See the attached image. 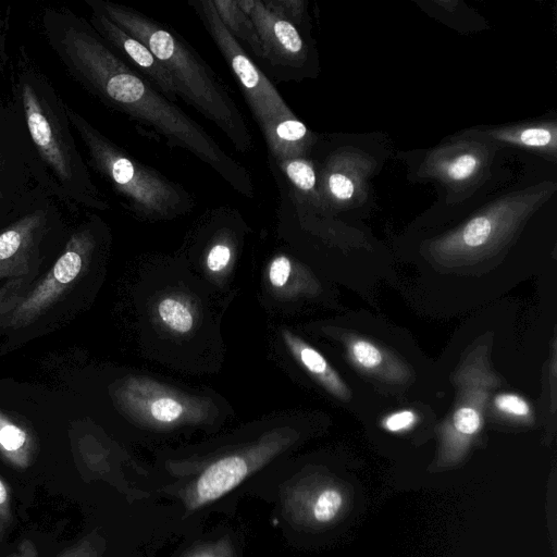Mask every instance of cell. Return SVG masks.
Returning a JSON list of instances; mask_svg holds the SVG:
<instances>
[{"label":"cell","instance_id":"cell-1","mask_svg":"<svg viewBox=\"0 0 557 557\" xmlns=\"http://www.w3.org/2000/svg\"><path fill=\"white\" fill-rule=\"evenodd\" d=\"M44 35L66 72L104 106L209 165L233 189L253 198L248 170L206 129L131 69L88 21L64 8H47Z\"/></svg>","mask_w":557,"mask_h":557},{"label":"cell","instance_id":"cell-2","mask_svg":"<svg viewBox=\"0 0 557 557\" xmlns=\"http://www.w3.org/2000/svg\"><path fill=\"white\" fill-rule=\"evenodd\" d=\"M10 70L11 101L24 119L52 197L69 207L108 210L110 203L75 143L67 103L53 83L24 46L18 47Z\"/></svg>","mask_w":557,"mask_h":557},{"label":"cell","instance_id":"cell-3","mask_svg":"<svg viewBox=\"0 0 557 557\" xmlns=\"http://www.w3.org/2000/svg\"><path fill=\"white\" fill-rule=\"evenodd\" d=\"M84 2L145 44L170 73L177 96L214 123L238 151L252 148L249 128L226 86L180 34L127 5L108 0Z\"/></svg>","mask_w":557,"mask_h":557},{"label":"cell","instance_id":"cell-4","mask_svg":"<svg viewBox=\"0 0 557 557\" xmlns=\"http://www.w3.org/2000/svg\"><path fill=\"white\" fill-rule=\"evenodd\" d=\"M67 113L87 151L89 166L110 184L134 216L173 220L194 209L195 198L181 184L128 154L70 104Z\"/></svg>","mask_w":557,"mask_h":557},{"label":"cell","instance_id":"cell-5","mask_svg":"<svg viewBox=\"0 0 557 557\" xmlns=\"http://www.w3.org/2000/svg\"><path fill=\"white\" fill-rule=\"evenodd\" d=\"M119 414L143 431L169 433L213 426L231 413L212 391L173 385L144 373H127L110 388Z\"/></svg>","mask_w":557,"mask_h":557},{"label":"cell","instance_id":"cell-6","mask_svg":"<svg viewBox=\"0 0 557 557\" xmlns=\"http://www.w3.org/2000/svg\"><path fill=\"white\" fill-rule=\"evenodd\" d=\"M556 189L554 182H542L503 195L454 230L429 240V255L445 265H466L493 257L511 244Z\"/></svg>","mask_w":557,"mask_h":557},{"label":"cell","instance_id":"cell-7","mask_svg":"<svg viewBox=\"0 0 557 557\" xmlns=\"http://www.w3.org/2000/svg\"><path fill=\"white\" fill-rule=\"evenodd\" d=\"M293 416L264 420L257 436L209 462L186 492L194 510L223 497L244 480L292 447L299 438Z\"/></svg>","mask_w":557,"mask_h":557},{"label":"cell","instance_id":"cell-8","mask_svg":"<svg viewBox=\"0 0 557 557\" xmlns=\"http://www.w3.org/2000/svg\"><path fill=\"white\" fill-rule=\"evenodd\" d=\"M50 197L22 114L0 101V231Z\"/></svg>","mask_w":557,"mask_h":557},{"label":"cell","instance_id":"cell-9","mask_svg":"<svg viewBox=\"0 0 557 557\" xmlns=\"http://www.w3.org/2000/svg\"><path fill=\"white\" fill-rule=\"evenodd\" d=\"M177 283L153 285V292L145 294L139 300L143 327L149 326L153 344L166 347H187V344H203L206 335L213 337L214 315L200 296L199 289L193 290L189 280L178 277Z\"/></svg>","mask_w":557,"mask_h":557},{"label":"cell","instance_id":"cell-10","mask_svg":"<svg viewBox=\"0 0 557 557\" xmlns=\"http://www.w3.org/2000/svg\"><path fill=\"white\" fill-rule=\"evenodd\" d=\"M107 226L92 215L67 238L62 252L46 275L29 288L23 300L4 321L11 330L28 326L46 313L89 268L106 238Z\"/></svg>","mask_w":557,"mask_h":557},{"label":"cell","instance_id":"cell-11","mask_svg":"<svg viewBox=\"0 0 557 557\" xmlns=\"http://www.w3.org/2000/svg\"><path fill=\"white\" fill-rule=\"evenodd\" d=\"M236 77L260 131L282 119L296 116L246 49L221 22L212 0L188 2Z\"/></svg>","mask_w":557,"mask_h":557},{"label":"cell","instance_id":"cell-12","mask_svg":"<svg viewBox=\"0 0 557 557\" xmlns=\"http://www.w3.org/2000/svg\"><path fill=\"white\" fill-rule=\"evenodd\" d=\"M498 147L486 139L457 133L426 151L416 176L434 180L450 203L466 200L490 177Z\"/></svg>","mask_w":557,"mask_h":557},{"label":"cell","instance_id":"cell-13","mask_svg":"<svg viewBox=\"0 0 557 557\" xmlns=\"http://www.w3.org/2000/svg\"><path fill=\"white\" fill-rule=\"evenodd\" d=\"M237 4L255 24L262 62L273 76L280 81H301L314 75L309 30L272 13L262 0H237Z\"/></svg>","mask_w":557,"mask_h":557},{"label":"cell","instance_id":"cell-14","mask_svg":"<svg viewBox=\"0 0 557 557\" xmlns=\"http://www.w3.org/2000/svg\"><path fill=\"white\" fill-rule=\"evenodd\" d=\"M467 359L458 376V395L441 431L444 449L460 456L479 435L484 411L496 377L487 371L479 354Z\"/></svg>","mask_w":557,"mask_h":557},{"label":"cell","instance_id":"cell-15","mask_svg":"<svg viewBox=\"0 0 557 557\" xmlns=\"http://www.w3.org/2000/svg\"><path fill=\"white\" fill-rule=\"evenodd\" d=\"M58 202L47 198L0 231V281L30 277L44 244L61 222Z\"/></svg>","mask_w":557,"mask_h":557},{"label":"cell","instance_id":"cell-16","mask_svg":"<svg viewBox=\"0 0 557 557\" xmlns=\"http://www.w3.org/2000/svg\"><path fill=\"white\" fill-rule=\"evenodd\" d=\"M248 231L237 209L212 208L200 216L189 234V253L209 277L221 281L232 270Z\"/></svg>","mask_w":557,"mask_h":557},{"label":"cell","instance_id":"cell-17","mask_svg":"<svg viewBox=\"0 0 557 557\" xmlns=\"http://www.w3.org/2000/svg\"><path fill=\"white\" fill-rule=\"evenodd\" d=\"M375 168L372 156L354 147L336 149L315 165L325 214L361 206L368 197L369 178Z\"/></svg>","mask_w":557,"mask_h":557},{"label":"cell","instance_id":"cell-18","mask_svg":"<svg viewBox=\"0 0 557 557\" xmlns=\"http://www.w3.org/2000/svg\"><path fill=\"white\" fill-rule=\"evenodd\" d=\"M88 7L90 10L88 22L95 32L131 69L146 78L163 96L175 103L177 91L174 82L170 73L149 48L119 27L101 11L95 7Z\"/></svg>","mask_w":557,"mask_h":557},{"label":"cell","instance_id":"cell-19","mask_svg":"<svg viewBox=\"0 0 557 557\" xmlns=\"http://www.w3.org/2000/svg\"><path fill=\"white\" fill-rule=\"evenodd\" d=\"M458 133L490 140L498 148L512 146L552 161L557 158V123L554 120L480 126Z\"/></svg>","mask_w":557,"mask_h":557},{"label":"cell","instance_id":"cell-20","mask_svg":"<svg viewBox=\"0 0 557 557\" xmlns=\"http://www.w3.org/2000/svg\"><path fill=\"white\" fill-rule=\"evenodd\" d=\"M280 338L295 362L310 379L342 401L350 399V391L323 354L293 331L282 327Z\"/></svg>","mask_w":557,"mask_h":557},{"label":"cell","instance_id":"cell-21","mask_svg":"<svg viewBox=\"0 0 557 557\" xmlns=\"http://www.w3.org/2000/svg\"><path fill=\"white\" fill-rule=\"evenodd\" d=\"M342 345L348 361L370 379L386 384H400L404 374L401 363L381 344L361 336L345 335Z\"/></svg>","mask_w":557,"mask_h":557},{"label":"cell","instance_id":"cell-22","mask_svg":"<svg viewBox=\"0 0 557 557\" xmlns=\"http://www.w3.org/2000/svg\"><path fill=\"white\" fill-rule=\"evenodd\" d=\"M269 159L310 158L318 136L297 116L282 119L261 131Z\"/></svg>","mask_w":557,"mask_h":557},{"label":"cell","instance_id":"cell-23","mask_svg":"<svg viewBox=\"0 0 557 557\" xmlns=\"http://www.w3.org/2000/svg\"><path fill=\"white\" fill-rule=\"evenodd\" d=\"M312 277L307 269L293 257L274 255L265 268V285L276 300H294L309 296Z\"/></svg>","mask_w":557,"mask_h":557},{"label":"cell","instance_id":"cell-24","mask_svg":"<svg viewBox=\"0 0 557 557\" xmlns=\"http://www.w3.org/2000/svg\"><path fill=\"white\" fill-rule=\"evenodd\" d=\"M275 180L293 189L314 212L326 215L318 191L315 164L310 158L269 159Z\"/></svg>","mask_w":557,"mask_h":557},{"label":"cell","instance_id":"cell-25","mask_svg":"<svg viewBox=\"0 0 557 557\" xmlns=\"http://www.w3.org/2000/svg\"><path fill=\"white\" fill-rule=\"evenodd\" d=\"M346 503L344 492L335 485H321L310 491H299L293 495V507L300 516L317 524L335 521Z\"/></svg>","mask_w":557,"mask_h":557},{"label":"cell","instance_id":"cell-26","mask_svg":"<svg viewBox=\"0 0 557 557\" xmlns=\"http://www.w3.org/2000/svg\"><path fill=\"white\" fill-rule=\"evenodd\" d=\"M37 454L34 433L0 410V456L16 469H27Z\"/></svg>","mask_w":557,"mask_h":557},{"label":"cell","instance_id":"cell-27","mask_svg":"<svg viewBox=\"0 0 557 557\" xmlns=\"http://www.w3.org/2000/svg\"><path fill=\"white\" fill-rule=\"evenodd\" d=\"M213 7L226 29L248 54L262 62L261 42L251 18L238 7L237 0H212Z\"/></svg>","mask_w":557,"mask_h":557},{"label":"cell","instance_id":"cell-28","mask_svg":"<svg viewBox=\"0 0 557 557\" xmlns=\"http://www.w3.org/2000/svg\"><path fill=\"white\" fill-rule=\"evenodd\" d=\"M495 410L508 419L518 422H530L532 408L525 398L515 393H500L494 396Z\"/></svg>","mask_w":557,"mask_h":557},{"label":"cell","instance_id":"cell-29","mask_svg":"<svg viewBox=\"0 0 557 557\" xmlns=\"http://www.w3.org/2000/svg\"><path fill=\"white\" fill-rule=\"evenodd\" d=\"M30 288V277L7 280L0 286V321L7 320Z\"/></svg>","mask_w":557,"mask_h":557},{"label":"cell","instance_id":"cell-30","mask_svg":"<svg viewBox=\"0 0 557 557\" xmlns=\"http://www.w3.org/2000/svg\"><path fill=\"white\" fill-rule=\"evenodd\" d=\"M272 13L289 21L299 28L309 30L307 2L304 0H262Z\"/></svg>","mask_w":557,"mask_h":557},{"label":"cell","instance_id":"cell-31","mask_svg":"<svg viewBox=\"0 0 557 557\" xmlns=\"http://www.w3.org/2000/svg\"><path fill=\"white\" fill-rule=\"evenodd\" d=\"M419 421L418 413L412 409H400L386 414L382 428L394 434L405 433L413 429Z\"/></svg>","mask_w":557,"mask_h":557},{"label":"cell","instance_id":"cell-32","mask_svg":"<svg viewBox=\"0 0 557 557\" xmlns=\"http://www.w3.org/2000/svg\"><path fill=\"white\" fill-rule=\"evenodd\" d=\"M57 557H101V554L96 536L90 534L69 546Z\"/></svg>","mask_w":557,"mask_h":557},{"label":"cell","instance_id":"cell-33","mask_svg":"<svg viewBox=\"0 0 557 557\" xmlns=\"http://www.w3.org/2000/svg\"><path fill=\"white\" fill-rule=\"evenodd\" d=\"M12 523L11 491L8 483L0 475V541Z\"/></svg>","mask_w":557,"mask_h":557},{"label":"cell","instance_id":"cell-34","mask_svg":"<svg viewBox=\"0 0 557 557\" xmlns=\"http://www.w3.org/2000/svg\"><path fill=\"white\" fill-rule=\"evenodd\" d=\"M188 557H233V547L228 541H219L216 543L207 545Z\"/></svg>","mask_w":557,"mask_h":557},{"label":"cell","instance_id":"cell-35","mask_svg":"<svg viewBox=\"0 0 557 557\" xmlns=\"http://www.w3.org/2000/svg\"><path fill=\"white\" fill-rule=\"evenodd\" d=\"M10 557H39L38 549L30 540H23Z\"/></svg>","mask_w":557,"mask_h":557},{"label":"cell","instance_id":"cell-36","mask_svg":"<svg viewBox=\"0 0 557 557\" xmlns=\"http://www.w3.org/2000/svg\"><path fill=\"white\" fill-rule=\"evenodd\" d=\"M8 27V17L4 15L2 9L0 8V46H4V36Z\"/></svg>","mask_w":557,"mask_h":557}]
</instances>
